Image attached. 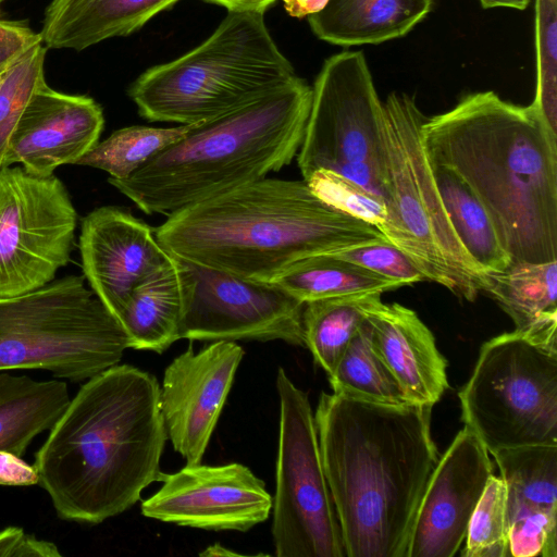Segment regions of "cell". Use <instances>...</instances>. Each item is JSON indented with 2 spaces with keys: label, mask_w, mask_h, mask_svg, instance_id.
Masks as SVG:
<instances>
[{
  "label": "cell",
  "mask_w": 557,
  "mask_h": 557,
  "mask_svg": "<svg viewBox=\"0 0 557 557\" xmlns=\"http://www.w3.org/2000/svg\"><path fill=\"white\" fill-rule=\"evenodd\" d=\"M431 412L321 393L314 421L346 557L407 556L440 458Z\"/></svg>",
  "instance_id": "cell-1"
},
{
  "label": "cell",
  "mask_w": 557,
  "mask_h": 557,
  "mask_svg": "<svg viewBox=\"0 0 557 557\" xmlns=\"http://www.w3.org/2000/svg\"><path fill=\"white\" fill-rule=\"evenodd\" d=\"M166 440L157 377L117 363L86 380L49 430L38 484L60 519L99 524L161 482Z\"/></svg>",
  "instance_id": "cell-2"
},
{
  "label": "cell",
  "mask_w": 557,
  "mask_h": 557,
  "mask_svg": "<svg viewBox=\"0 0 557 557\" xmlns=\"http://www.w3.org/2000/svg\"><path fill=\"white\" fill-rule=\"evenodd\" d=\"M430 162L457 172L488 211L511 263L557 260V140L532 104L493 91L424 119Z\"/></svg>",
  "instance_id": "cell-3"
},
{
  "label": "cell",
  "mask_w": 557,
  "mask_h": 557,
  "mask_svg": "<svg viewBox=\"0 0 557 557\" xmlns=\"http://www.w3.org/2000/svg\"><path fill=\"white\" fill-rule=\"evenodd\" d=\"M154 235L182 260L259 282L301 259L384 237L319 199L305 180L268 177L171 213Z\"/></svg>",
  "instance_id": "cell-4"
},
{
  "label": "cell",
  "mask_w": 557,
  "mask_h": 557,
  "mask_svg": "<svg viewBox=\"0 0 557 557\" xmlns=\"http://www.w3.org/2000/svg\"><path fill=\"white\" fill-rule=\"evenodd\" d=\"M312 87L302 78L209 121L125 180L108 182L147 214L171 213L259 181L288 165L300 148Z\"/></svg>",
  "instance_id": "cell-5"
},
{
  "label": "cell",
  "mask_w": 557,
  "mask_h": 557,
  "mask_svg": "<svg viewBox=\"0 0 557 557\" xmlns=\"http://www.w3.org/2000/svg\"><path fill=\"white\" fill-rule=\"evenodd\" d=\"M297 77L289 60L255 12H228L195 49L148 69L128 88L150 122L209 121Z\"/></svg>",
  "instance_id": "cell-6"
},
{
  "label": "cell",
  "mask_w": 557,
  "mask_h": 557,
  "mask_svg": "<svg viewBox=\"0 0 557 557\" xmlns=\"http://www.w3.org/2000/svg\"><path fill=\"white\" fill-rule=\"evenodd\" d=\"M384 110L387 199L376 228L426 280L472 301L484 292L487 273L466 251L443 206L420 137L425 115L406 94H391Z\"/></svg>",
  "instance_id": "cell-7"
},
{
  "label": "cell",
  "mask_w": 557,
  "mask_h": 557,
  "mask_svg": "<svg viewBox=\"0 0 557 557\" xmlns=\"http://www.w3.org/2000/svg\"><path fill=\"white\" fill-rule=\"evenodd\" d=\"M127 348L121 323L84 276L0 297V371L39 369L79 383L117 364Z\"/></svg>",
  "instance_id": "cell-8"
},
{
  "label": "cell",
  "mask_w": 557,
  "mask_h": 557,
  "mask_svg": "<svg viewBox=\"0 0 557 557\" xmlns=\"http://www.w3.org/2000/svg\"><path fill=\"white\" fill-rule=\"evenodd\" d=\"M458 396L465 426L490 455L557 445V324L485 342Z\"/></svg>",
  "instance_id": "cell-9"
},
{
  "label": "cell",
  "mask_w": 557,
  "mask_h": 557,
  "mask_svg": "<svg viewBox=\"0 0 557 557\" xmlns=\"http://www.w3.org/2000/svg\"><path fill=\"white\" fill-rule=\"evenodd\" d=\"M384 121V103L363 53L344 51L329 58L314 81L296 156L302 180L317 170H327L386 205Z\"/></svg>",
  "instance_id": "cell-10"
},
{
  "label": "cell",
  "mask_w": 557,
  "mask_h": 557,
  "mask_svg": "<svg viewBox=\"0 0 557 557\" xmlns=\"http://www.w3.org/2000/svg\"><path fill=\"white\" fill-rule=\"evenodd\" d=\"M280 429L272 539L277 557H345L308 394L276 374Z\"/></svg>",
  "instance_id": "cell-11"
},
{
  "label": "cell",
  "mask_w": 557,
  "mask_h": 557,
  "mask_svg": "<svg viewBox=\"0 0 557 557\" xmlns=\"http://www.w3.org/2000/svg\"><path fill=\"white\" fill-rule=\"evenodd\" d=\"M77 213L64 184L0 168V297L38 289L71 260Z\"/></svg>",
  "instance_id": "cell-12"
},
{
  "label": "cell",
  "mask_w": 557,
  "mask_h": 557,
  "mask_svg": "<svg viewBox=\"0 0 557 557\" xmlns=\"http://www.w3.org/2000/svg\"><path fill=\"white\" fill-rule=\"evenodd\" d=\"M178 260L184 285L181 339L283 341L305 347L304 302L272 282Z\"/></svg>",
  "instance_id": "cell-13"
},
{
  "label": "cell",
  "mask_w": 557,
  "mask_h": 557,
  "mask_svg": "<svg viewBox=\"0 0 557 557\" xmlns=\"http://www.w3.org/2000/svg\"><path fill=\"white\" fill-rule=\"evenodd\" d=\"M162 486L141 503V513L162 522L203 530L246 532L269 518L272 496L238 462L186 465L164 473Z\"/></svg>",
  "instance_id": "cell-14"
},
{
  "label": "cell",
  "mask_w": 557,
  "mask_h": 557,
  "mask_svg": "<svg viewBox=\"0 0 557 557\" xmlns=\"http://www.w3.org/2000/svg\"><path fill=\"white\" fill-rule=\"evenodd\" d=\"M243 357L235 342L216 341L197 352L189 346L166 367L161 412L168 438L187 465L202 461Z\"/></svg>",
  "instance_id": "cell-15"
},
{
  "label": "cell",
  "mask_w": 557,
  "mask_h": 557,
  "mask_svg": "<svg viewBox=\"0 0 557 557\" xmlns=\"http://www.w3.org/2000/svg\"><path fill=\"white\" fill-rule=\"evenodd\" d=\"M493 474L490 453L467 426L430 476L411 529L406 557H453L463 543L473 510Z\"/></svg>",
  "instance_id": "cell-16"
},
{
  "label": "cell",
  "mask_w": 557,
  "mask_h": 557,
  "mask_svg": "<svg viewBox=\"0 0 557 557\" xmlns=\"http://www.w3.org/2000/svg\"><path fill=\"white\" fill-rule=\"evenodd\" d=\"M79 251L84 277L117 321L134 288L171 258L154 228L115 206L97 208L83 219Z\"/></svg>",
  "instance_id": "cell-17"
},
{
  "label": "cell",
  "mask_w": 557,
  "mask_h": 557,
  "mask_svg": "<svg viewBox=\"0 0 557 557\" xmlns=\"http://www.w3.org/2000/svg\"><path fill=\"white\" fill-rule=\"evenodd\" d=\"M102 108L90 97L40 87L26 106L10 139L3 166L21 164L48 177L63 164H77L99 141Z\"/></svg>",
  "instance_id": "cell-18"
},
{
  "label": "cell",
  "mask_w": 557,
  "mask_h": 557,
  "mask_svg": "<svg viewBox=\"0 0 557 557\" xmlns=\"http://www.w3.org/2000/svg\"><path fill=\"white\" fill-rule=\"evenodd\" d=\"M492 456L506 484L509 556L557 557V445Z\"/></svg>",
  "instance_id": "cell-19"
},
{
  "label": "cell",
  "mask_w": 557,
  "mask_h": 557,
  "mask_svg": "<svg viewBox=\"0 0 557 557\" xmlns=\"http://www.w3.org/2000/svg\"><path fill=\"white\" fill-rule=\"evenodd\" d=\"M367 319L373 347L411 404L432 407L449 387L447 360L430 329L411 309L379 302Z\"/></svg>",
  "instance_id": "cell-20"
},
{
  "label": "cell",
  "mask_w": 557,
  "mask_h": 557,
  "mask_svg": "<svg viewBox=\"0 0 557 557\" xmlns=\"http://www.w3.org/2000/svg\"><path fill=\"white\" fill-rule=\"evenodd\" d=\"M180 0H51L40 37L47 48L82 51L128 36Z\"/></svg>",
  "instance_id": "cell-21"
},
{
  "label": "cell",
  "mask_w": 557,
  "mask_h": 557,
  "mask_svg": "<svg viewBox=\"0 0 557 557\" xmlns=\"http://www.w3.org/2000/svg\"><path fill=\"white\" fill-rule=\"evenodd\" d=\"M432 5L433 0H329L308 22L318 38L333 45L381 44L406 35Z\"/></svg>",
  "instance_id": "cell-22"
},
{
  "label": "cell",
  "mask_w": 557,
  "mask_h": 557,
  "mask_svg": "<svg viewBox=\"0 0 557 557\" xmlns=\"http://www.w3.org/2000/svg\"><path fill=\"white\" fill-rule=\"evenodd\" d=\"M184 285L181 263L170 260L133 290L120 319L128 337V348L165 351L181 339Z\"/></svg>",
  "instance_id": "cell-23"
},
{
  "label": "cell",
  "mask_w": 557,
  "mask_h": 557,
  "mask_svg": "<svg viewBox=\"0 0 557 557\" xmlns=\"http://www.w3.org/2000/svg\"><path fill=\"white\" fill-rule=\"evenodd\" d=\"M67 384L0 373V450L22 457L32 441L49 431L70 404Z\"/></svg>",
  "instance_id": "cell-24"
},
{
  "label": "cell",
  "mask_w": 557,
  "mask_h": 557,
  "mask_svg": "<svg viewBox=\"0 0 557 557\" xmlns=\"http://www.w3.org/2000/svg\"><path fill=\"white\" fill-rule=\"evenodd\" d=\"M428 162L450 224L466 251L486 273L507 269L511 259L482 201L453 169Z\"/></svg>",
  "instance_id": "cell-25"
},
{
  "label": "cell",
  "mask_w": 557,
  "mask_h": 557,
  "mask_svg": "<svg viewBox=\"0 0 557 557\" xmlns=\"http://www.w3.org/2000/svg\"><path fill=\"white\" fill-rule=\"evenodd\" d=\"M484 292L511 318L517 331L557 324V260L510 263L487 273Z\"/></svg>",
  "instance_id": "cell-26"
},
{
  "label": "cell",
  "mask_w": 557,
  "mask_h": 557,
  "mask_svg": "<svg viewBox=\"0 0 557 557\" xmlns=\"http://www.w3.org/2000/svg\"><path fill=\"white\" fill-rule=\"evenodd\" d=\"M382 293H356L306 302L302 310L305 347L314 362L331 375L342 355L381 302Z\"/></svg>",
  "instance_id": "cell-27"
},
{
  "label": "cell",
  "mask_w": 557,
  "mask_h": 557,
  "mask_svg": "<svg viewBox=\"0 0 557 557\" xmlns=\"http://www.w3.org/2000/svg\"><path fill=\"white\" fill-rule=\"evenodd\" d=\"M289 295L309 301L356 293H385L401 285L332 253L301 259L274 281Z\"/></svg>",
  "instance_id": "cell-28"
},
{
  "label": "cell",
  "mask_w": 557,
  "mask_h": 557,
  "mask_svg": "<svg viewBox=\"0 0 557 557\" xmlns=\"http://www.w3.org/2000/svg\"><path fill=\"white\" fill-rule=\"evenodd\" d=\"M329 381L333 393L350 398L382 405L411 404L377 356L368 319L349 342Z\"/></svg>",
  "instance_id": "cell-29"
},
{
  "label": "cell",
  "mask_w": 557,
  "mask_h": 557,
  "mask_svg": "<svg viewBox=\"0 0 557 557\" xmlns=\"http://www.w3.org/2000/svg\"><path fill=\"white\" fill-rule=\"evenodd\" d=\"M191 126H126L98 141L77 164L102 170L111 178L125 180L150 158L182 139Z\"/></svg>",
  "instance_id": "cell-30"
},
{
  "label": "cell",
  "mask_w": 557,
  "mask_h": 557,
  "mask_svg": "<svg viewBox=\"0 0 557 557\" xmlns=\"http://www.w3.org/2000/svg\"><path fill=\"white\" fill-rule=\"evenodd\" d=\"M47 47L38 42L0 72V168L12 134L33 95L42 87Z\"/></svg>",
  "instance_id": "cell-31"
},
{
  "label": "cell",
  "mask_w": 557,
  "mask_h": 557,
  "mask_svg": "<svg viewBox=\"0 0 557 557\" xmlns=\"http://www.w3.org/2000/svg\"><path fill=\"white\" fill-rule=\"evenodd\" d=\"M463 557H508L507 491L492 474L470 518Z\"/></svg>",
  "instance_id": "cell-32"
},
{
  "label": "cell",
  "mask_w": 557,
  "mask_h": 557,
  "mask_svg": "<svg viewBox=\"0 0 557 557\" xmlns=\"http://www.w3.org/2000/svg\"><path fill=\"white\" fill-rule=\"evenodd\" d=\"M556 0L535 1L536 92L531 103L557 140Z\"/></svg>",
  "instance_id": "cell-33"
},
{
  "label": "cell",
  "mask_w": 557,
  "mask_h": 557,
  "mask_svg": "<svg viewBox=\"0 0 557 557\" xmlns=\"http://www.w3.org/2000/svg\"><path fill=\"white\" fill-rule=\"evenodd\" d=\"M305 181L319 199L336 210L375 227L385 219L383 200L334 172L317 170Z\"/></svg>",
  "instance_id": "cell-34"
},
{
  "label": "cell",
  "mask_w": 557,
  "mask_h": 557,
  "mask_svg": "<svg viewBox=\"0 0 557 557\" xmlns=\"http://www.w3.org/2000/svg\"><path fill=\"white\" fill-rule=\"evenodd\" d=\"M332 255L393 280L401 286L426 280L414 262L385 237L358 244Z\"/></svg>",
  "instance_id": "cell-35"
},
{
  "label": "cell",
  "mask_w": 557,
  "mask_h": 557,
  "mask_svg": "<svg viewBox=\"0 0 557 557\" xmlns=\"http://www.w3.org/2000/svg\"><path fill=\"white\" fill-rule=\"evenodd\" d=\"M57 545L26 533L22 528L0 531V557H60Z\"/></svg>",
  "instance_id": "cell-36"
},
{
  "label": "cell",
  "mask_w": 557,
  "mask_h": 557,
  "mask_svg": "<svg viewBox=\"0 0 557 557\" xmlns=\"http://www.w3.org/2000/svg\"><path fill=\"white\" fill-rule=\"evenodd\" d=\"M42 42L25 21L3 20L0 24V72L32 46Z\"/></svg>",
  "instance_id": "cell-37"
},
{
  "label": "cell",
  "mask_w": 557,
  "mask_h": 557,
  "mask_svg": "<svg viewBox=\"0 0 557 557\" xmlns=\"http://www.w3.org/2000/svg\"><path fill=\"white\" fill-rule=\"evenodd\" d=\"M39 483L35 465H29L20 456L0 450V485L30 486Z\"/></svg>",
  "instance_id": "cell-38"
},
{
  "label": "cell",
  "mask_w": 557,
  "mask_h": 557,
  "mask_svg": "<svg viewBox=\"0 0 557 557\" xmlns=\"http://www.w3.org/2000/svg\"><path fill=\"white\" fill-rule=\"evenodd\" d=\"M220 4L228 12H255L264 14L276 0H205Z\"/></svg>",
  "instance_id": "cell-39"
},
{
  "label": "cell",
  "mask_w": 557,
  "mask_h": 557,
  "mask_svg": "<svg viewBox=\"0 0 557 557\" xmlns=\"http://www.w3.org/2000/svg\"><path fill=\"white\" fill-rule=\"evenodd\" d=\"M329 0H283L284 9L292 17L302 18L323 10Z\"/></svg>",
  "instance_id": "cell-40"
},
{
  "label": "cell",
  "mask_w": 557,
  "mask_h": 557,
  "mask_svg": "<svg viewBox=\"0 0 557 557\" xmlns=\"http://www.w3.org/2000/svg\"><path fill=\"white\" fill-rule=\"evenodd\" d=\"M482 8L484 9H493V8H509L516 10H524L530 0H479Z\"/></svg>",
  "instance_id": "cell-41"
},
{
  "label": "cell",
  "mask_w": 557,
  "mask_h": 557,
  "mask_svg": "<svg viewBox=\"0 0 557 557\" xmlns=\"http://www.w3.org/2000/svg\"><path fill=\"white\" fill-rule=\"evenodd\" d=\"M200 556H240L243 554L231 550L220 544H213L211 546H208L205 550H202Z\"/></svg>",
  "instance_id": "cell-42"
},
{
  "label": "cell",
  "mask_w": 557,
  "mask_h": 557,
  "mask_svg": "<svg viewBox=\"0 0 557 557\" xmlns=\"http://www.w3.org/2000/svg\"><path fill=\"white\" fill-rule=\"evenodd\" d=\"M3 20H4V18H2V17L0 16V24L3 22Z\"/></svg>",
  "instance_id": "cell-43"
},
{
  "label": "cell",
  "mask_w": 557,
  "mask_h": 557,
  "mask_svg": "<svg viewBox=\"0 0 557 557\" xmlns=\"http://www.w3.org/2000/svg\"><path fill=\"white\" fill-rule=\"evenodd\" d=\"M4 0H0V4L3 2Z\"/></svg>",
  "instance_id": "cell-44"
}]
</instances>
